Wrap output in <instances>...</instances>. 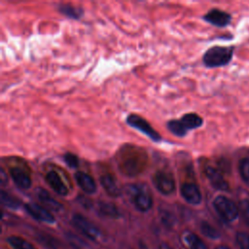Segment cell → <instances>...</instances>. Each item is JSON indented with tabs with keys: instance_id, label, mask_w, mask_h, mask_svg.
<instances>
[{
	"instance_id": "cell-1",
	"label": "cell",
	"mask_w": 249,
	"mask_h": 249,
	"mask_svg": "<svg viewBox=\"0 0 249 249\" xmlns=\"http://www.w3.org/2000/svg\"><path fill=\"white\" fill-rule=\"evenodd\" d=\"M233 48L225 46H213L203 54L202 61L206 67L215 68L227 65L232 58Z\"/></svg>"
},
{
	"instance_id": "cell-2",
	"label": "cell",
	"mask_w": 249,
	"mask_h": 249,
	"mask_svg": "<svg viewBox=\"0 0 249 249\" xmlns=\"http://www.w3.org/2000/svg\"><path fill=\"white\" fill-rule=\"evenodd\" d=\"M216 212L227 222L234 221L238 216V208L235 203L224 196H218L213 200Z\"/></svg>"
},
{
	"instance_id": "cell-3",
	"label": "cell",
	"mask_w": 249,
	"mask_h": 249,
	"mask_svg": "<svg viewBox=\"0 0 249 249\" xmlns=\"http://www.w3.org/2000/svg\"><path fill=\"white\" fill-rule=\"evenodd\" d=\"M126 123L131 127L137 129L138 131L148 136L151 140L155 142L160 141L161 136L160 135V133L156 129H154L152 125L144 118L135 114H130L126 118Z\"/></svg>"
},
{
	"instance_id": "cell-4",
	"label": "cell",
	"mask_w": 249,
	"mask_h": 249,
	"mask_svg": "<svg viewBox=\"0 0 249 249\" xmlns=\"http://www.w3.org/2000/svg\"><path fill=\"white\" fill-rule=\"evenodd\" d=\"M153 184L162 195L168 196L175 191V180L173 175L165 170H159L153 176Z\"/></svg>"
},
{
	"instance_id": "cell-5",
	"label": "cell",
	"mask_w": 249,
	"mask_h": 249,
	"mask_svg": "<svg viewBox=\"0 0 249 249\" xmlns=\"http://www.w3.org/2000/svg\"><path fill=\"white\" fill-rule=\"evenodd\" d=\"M130 197L131 202L138 211L147 212L153 206V199L151 195L139 187L132 186L130 188Z\"/></svg>"
},
{
	"instance_id": "cell-6",
	"label": "cell",
	"mask_w": 249,
	"mask_h": 249,
	"mask_svg": "<svg viewBox=\"0 0 249 249\" xmlns=\"http://www.w3.org/2000/svg\"><path fill=\"white\" fill-rule=\"evenodd\" d=\"M72 224L76 229H78L84 235L91 240H97L101 236L100 231L91 224L87 218L81 214H75L72 217Z\"/></svg>"
},
{
	"instance_id": "cell-7",
	"label": "cell",
	"mask_w": 249,
	"mask_h": 249,
	"mask_svg": "<svg viewBox=\"0 0 249 249\" xmlns=\"http://www.w3.org/2000/svg\"><path fill=\"white\" fill-rule=\"evenodd\" d=\"M24 208L30 216H32L34 219L40 222L47 224L55 223L54 216L47 208H44L43 206L37 203H26L24 204Z\"/></svg>"
},
{
	"instance_id": "cell-8",
	"label": "cell",
	"mask_w": 249,
	"mask_h": 249,
	"mask_svg": "<svg viewBox=\"0 0 249 249\" xmlns=\"http://www.w3.org/2000/svg\"><path fill=\"white\" fill-rule=\"evenodd\" d=\"M180 193L182 197L190 204L196 205L201 202V193L195 183L187 182L181 186Z\"/></svg>"
},
{
	"instance_id": "cell-9",
	"label": "cell",
	"mask_w": 249,
	"mask_h": 249,
	"mask_svg": "<svg viewBox=\"0 0 249 249\" xmlns=\"http://www.w3.org/2000/svg\"><path fill=\"white\" fill-rule=\"evenodd\" d=\"M204 20H206L207 22L218 26V27H224L227 26L231 20V17L230 14L219 10V9H212L209 12H207L204 17H203Z\"/></svg>"
},
{
	"instance_id": "cell-10",
	"label": "cell",
	"mask_w": 249,
	"mask_h": 249,
	"mask_svg": "<svg viewBox=\"0 0 249 249\" xmlns=\"http://www.w3.org/2000/svg\"><path fill=\"white\" fill-rule=\"evenodd\" d=\"M205 175L209 180L210 184L213 188L219 191H228L229 190V183L225 180L223 175L214 167L207 166L205 168Z\"/></svg>"
},
{
	"instance_id": "cell-11",
	"label": "cell",
	"mask_w": 249,
	"mask_h": 249,
	"mask_svg": "<svg viewBox=\"0 0 249 249\" xmlns=\"http://www.w3.org/2000/svg\"><path fill=\"white\" fill-rule=\"evenodd\" d=\"M180 240L185 249H208L205 243L191 231H184L180 235Z\"/></svg>"
},
{
	"instance_id": "cell-12",
	"label": "cell",
	"mask_w": 249,
	"mask_h": 249,
	"mask_svg": "<svg viewBox=\"0 0 249 249\" xmlns=\"http://www.w3.org/2000/svg\"><path fill=\"white\" fill-rule=\"evenodd\" d=\"M46 182L56 194L60 196H67L69 190L56 171L54 170L49 171L46 174Z\"/></svg>"
},
{
	"instance_id": "cell-13",
	"label": "cell",
	"mask_w": 249,
	"mask_h": 249,
	"mask_svg": "<svg viewBox=\"0 0 249 249\" xmlns=\"http://www.w3.org/2000/svg\"><path fill=\"white\" fill-rule=\"evenodd\" d=\"M75 180L79 187L89 195H92L96 192V183L94 179L88 173L83 171H77L74 175Z\"/></svg>"
},
{
	"instance_id": "cell-14",
	"label": "cell",
	"mask_w": 249,
	"mask_h": 249,
	"mask_svg": "<svg viewBox=\"0 0 249 249\" xmlns=\"http://www.w3.org/2000/svg\"><path fill=\"white\" fill-rule=\"evenodd\" d=\"M10 175L15 182V184L20 189H29L31 187L32 181L30 175L20 167H12L10 169Z\"/></svg>"
},
{
	"instance_id": "cell-15",
	"label": "cell",
	"mask_w": 249,
	"mask_h": 249,
	"mask_svg": "<svg viewBox=\"0 0 249 249\" xmlns=\"http://www.w3.org/2000/svg\"><path fill=\"white\" fill-rule=\"evenodd\" d=\"M100 184L105 190V192L112 197H118L121 196L122 191L117 185L114 177L111 174H103L100 176Z\"/></svg>"
},
{
	"instance_id": "cell-16",
	"label": "cell",
	"mask_w": 249,
	"mask_h": 249,
	"mask_svg": "<svg viewBox=\"0 0 249 249\" xmlns=\"http://www.w3.org/2000/svg\"><path fill=\"white\" fill-rule=\"evenodd\" d=\"M36 194L38 198L50 209L55 211V212H59L63 209L62 204H60L57 200H55L46 190H44L43 188H38L36 190Z\"/></svg>"
},
{
	"instance_id": "cell-17",
	"label": "cell",
	"mask_w": 249,
	"mask_h": 249,
	"mask_svg": "<svg viewBox=\"0 0 249 249\" xmlns=\"http://www.w3.org/2000/svg\"><path fill=\"white\" fill-rule=\"evenodd\" d=\"M180 122L182 123L183 126L185 127V129L187 131L192 130V129H196L199 126L202 125V119L196 113H188L185 114L181 119Z\"/></svg>"
},
{
	"instance_id": "cell-18",
	"label": "cell",
	"mask_w": 249,
	"mask_h": 249,
	"mask_svg": "<svg viewBox=\"0 0 249 249\" xmlns=\"http://www.w3.org/2000/svg\"><path fill=\"white\" fill-rule=\"evenodd\" d=\"M57 9L65 17L74 18V19L80 18L84 14V11L82 8L76 7L72 4H60V5H58Z\"/></svg>"
},
{
	"instance_id": "cell-19",
	"label": "cell",
	"mask_w": 249,
	"mask_h": 249,
	"mask_svg": "<svg viewBox=\"0 0 249 249\" xmlns=\"http://www.w3.org/2000/svg\"><path fill=\"white\" fill-rule=\"evenodd\" d=\"M98 211L101 215L117 219L120 217V212L117 208V206L114 203L106 202V201H100L98 203Z\"/></svg>"
},
{
	"instance_id": "cell-20",
	"label": "cell",
	"mask_w": 249,
	"mask_h": 249,
	"mask_svg": "<svg viewBox=\"0 0 249 249\" xmlns=\"http://www.w3.org/2000/svg\"><path fill=\"white\" fill-rule=\"evenodd\" d=\"M6 241L13 249H36L35 246L20 236L11 235L7 237Z\"/></svg>"
},
{
	"instance_id": "cell-21",
	"label": "cell",
	"mask_w": 249,
	"mask_h": 249,
	"mask_svg": "<svg viewBox=\"0 0 249 249\" xmlns=\"http://www.w3.org/2000/svg\"><path fill=\"white\" fill-rule=\"evenodd\" d=\"M0 199H1V203L8 208L18 209L20 206V201L17 197L11 196L10 194H8L3 190L0 192Z\"/></svg>"
},
{
	"instance_id": "cell-22",
	"label": "cell",
	"mask_w": 249,
	"mask_h": 249,
	"mask_svg": "<svg viewBox=\"0 0 249 249\" xmlns=\"http://www.w3.org/2000/svg\"><path fill=\"white\" fill-rule=\"evenodd\" d=\"M167 128L168 130L173 133L174 135L178 136V137H183L187 134V130L185 129V127L183 126L182 123L180 122V120H170L167 122Z\"/></svg>"
},
{
	"instance_id": "cell-23",
	"label": "cell",
	"mask_w": 249,
	"mask_h": 249,
	"mask_svg": "<svg viewBox=\"0 0 249 249\" xmlns=\"http://www.w3.org/2000/svg\"><path fill=\"white\" fill-rule=\"evenodd\" d=\"M200 231L208 238L217 239L220 236V232L209 223L203 221L200 223Z\"/></svg>"
},
{
	"instance_id": "cell-24",
	"label": "cell",
	"mask_w": 249,
	"mask_h": 249,
	"mask_svg": "<svg viewBox=\"0 0 249 249\" xmlns=\"http://www.w3.org/2000/svg\"><path fill=\"white\" fill-rule=\"evenodd\" d=\"M239 173L245 184L249 186V158H244L239 161Z\"/></svg>"
},
{
	"instance_id": "cell-25",
	"label": "cell",
	"mask_w": 249,
	"mask_h": 249,
	"mask_svg": "<svg viewBox=\"0 0 249 249\" xmlns=\"http://www.w3.org/2000/svg\"><path fill=\"white\" fill-rule=\"evenodd\" d=\"M235 237L240 249H249V233L239 231L236 233Z\"/></svg>"
},
{
	"instance_id": "cell-26",
	"label": "cell",
	"mask_w": 249,
	"mask_h": 249,
	"mask_svg": "<svg viewBox=\"0 0 249 249\" xmlns=\"http://www.w3.org/2000/svg\"><path fill=\"white\" fill-rule=\"evenodd\" d=\"M38 241L40 240V242L42 244H44V246L49 247V248H56L57 247V242L55 239H53L52 236L47 235V234H39L38 235Z\"/></svg>"
},
{
	"instance_id": "cell-27",
	"label": "cell",
	"mask_w": 249,
	"mask_h": 249,
	"mask_svg": "<svg viewBox=\"0 0 249 249\" xmlns=\"http://www.w3.org/2000/svg\"><path fill=\"white\" fill-rule=\"evenodd\" d=\"M63 160L65 163L71 167V168H76L79 166V158L72 154V153H66L63 155Z\"/></svg>"
},
{
	"instance_id": "cell-28",
	"label": "cell",
	"mask_w": 249,
	"mask_h": 249,
	"mask_svg": "<svg viewBox=\"0 0 249 249\" xmlns=\"http://www.w3.org/2000/svg\"><path fill=\"white\" fill-rule=\"evenodd\" d=\"M239 209L241 211V214L247 223L249 225V198H243L239 202Z\"/></svg>"
},
{
	"instance_id": "cell-29",
	"label": "cell",
	"mask_w": 249,
	"mask_h": 249,
	"mask_svg": "<svg viewBox=\"0 0 249 249\" xmlns=\"http://www.w3.org/2000/svg\"><path fill=\"white\" fill-rule=\"evenodd\" d=\"M67 239L72 244V246H74L76 249H82L83 247H85V244L83 243V241L72 233L67 234Z\"/></svg>"
},
{
	"instance_id": "cell-30",
	"label": "cell",
	"mask_w": 249,
	"mask_h": 249,
	"mask_svg": "<svg viewBox=\"0 0 249 249\" xmlns=\"http://www.w3.org/2000/svg\"><path fill=\"white\" fill-rule=\"evenodd\" d=\"M162 223H164L167 227H172L174 224V219L169 213H164L162 215Z\"/></svg>"
},
{
	"instance_id": "cell-31",
	"label": "cell",
	"mask_w": 249,
	"mask_h": 249,
	"mask_svg": "<svg viewBox=\"0 0 249 249\" xmlns=\"http://www.w3.org/2000/svg\"><path fill=\"white\" fill-rule=\"evenodd\" d=\"M6 182H7V176H6V173H5L4 169H3V168H1V170H0V183H1L2 185H4Z\"/></svg>"
},
{
	"instance_id": "cell-32",
	"label": "cell",
	"mask_w": 249,
	"mask_h": 249,
	"mask_svg": "<svg viewBox=\"0 0 249 249\" xmlns=\"http://www.w3.org/2000/svg\"><path fill=\"white\" fill-rule=\"evenodd\" d=\"M159 249H173V248L170 247L167 243H161V244L159 246Z\"/></svg>"
},
{
	"instance_id": "cell-33",
	"label": "cell",
	"mask_w": 249,
	"mask_h": 249,
	"mask_svg": "<svg viewBox=\"0 0 249 249\" xmlns=\"http://www.w3.org/2000/svg\"><path fill=\"white\" fill-rule=\"evenodd\" d=\"M215 249H230V248L226 245H220V246H217Z\"/></svg>"
}]
</instances>
